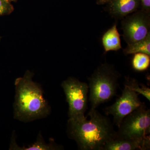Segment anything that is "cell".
<instances>
[{
  "instance_id": "7c38bea8",
  "label": "cell",
  "mask_w": 150,
  "mask_h": 150,
  "mask_svg": "<svg viewBox=\"0 0 150 150\" xmlns=\"http://www.w3.org/2000/svg\"><path fill=\"white\" fill-rule=\"evenodd\" d=\"M144 53L150 56V33L143 40L128 44L123 50L125 55Z\"/></svg>"
},
{
  "instance_id": "4fadbf2b",
  "label": "cell",
  "mask_w": 150,
  "mask_h": 150,
  "mask_svg": "<svg viewBox=\"0 0 150 150\" xmlns=\"http://www.w3.org/2000/svg\"><path fill=\"white\" fill-rule=\"evenodd\" d=\"M132 67L138 71H143L147 69L150 64V56L144 53L134 54L132 59Z\"/></svg>"
},
{
  "instance_id": "277c9868",
  "label": "cell",
  "mask_w": 150,
  "mask_h": 150,
  "mask_svg": "<svg viewBox=\"0 0 150 150\" xmlns=\"http://www.w3.org/2000/svg\"><path fill=\"white\" fill-rule=\"evenodd\" d=\"M116 133L119 137L137 140L150 137V109L144 104L132 111L123 119Z\"/></svg>"
},
{
  "instance_id": "5b68a950",
  "label": "cell",
  "mask_w": 150,
  "mask_h": 150,
  "mask_svg": "<svg viewBox=\"0 0 150 150\" xmlns=\"http://www.w3.org/2000/svg\"><path fill=\"white\" fill-rule=\"evenodd\" d=\"M62 86L69 105V118L85 117L87 109L88 86L76 78L69 77L64 81Z\"/></svg>"
},
{
  "instance_id": "9a60e30c",
  "label": "cell",
  "mask_w": 150,
  "mask_h": 150,
  "mask_svg": "<svg viewBox=\"0 0 150 150\" xmlns=\"http://www.w3.org/2000/svg\"><path fill=\"white\" fill-rule=\"evenodd\" d=\"M13 6L8 0H0V16L8 15L13 11Z\"/></svg>"
},
{
  "instance_id": "5bb4252c",
  "label": "cell",
  "mask_w": 150,
  "mask_h": 150,
  "mask_svg": "<svg viewBox=\"0 0 150 150\" xmlns=\"http://www.w3.org/2000/svg\"><path fill=\"white\" fill-rule=\"evenodd\" d=\"M125 86L139 94H142L150 101V89L144 85L139 83L135 79H128L125 83Z\"/></svg>"
},
{
  "instance_id": "d6986e66",
  "label": "cell",
  "mask_w": 150,
  "mask_h": 150,
  "mask_svg": "<svg viewBox=\"0 0 150 150\" xmlns=\"http://www.w3.org/2000/svg\"><path fill=\"white\" fill-rule=\"evenodd\" d=\"M1 36H0V41H1Z\"/></svg>"
},
{
  "instance_id": "ffe728a7",
  "label": "cell",
  "mask_w": 150,
  "mask_h": 150,
  "mask_svg": "<svg viewBox=\"0 0 150 150\" xmlns=\"http://www.w3.org/2000/svg\"><path fill=\"white\" fill-rule=\"evenodd\" d=\"M8 1H9V0H8Z\"/></svg>"
},
{
  "instance_id": "6da1fadb",
  "label": "cell",
  "mask_w": 150,
  "mask_h": 150,
  "mask_svg": "<svg viewBox=\"0 0 150 150\" xmlns=\"http://www.w3.org/2000/svg\"><path fill=\"white\" fill-rule=\"evenodd\" d=\"M86 117L69 118L67 133L74 140L80 149L103 150L106 142L116 137L109 119L100 114L95 108H91Z\"/></svg>"
},
{
  "instance_id": "8992f818",
  "label": "cell",
  "mask_w": 150,
  "mask_h": 150,
  "mask_svg": "<svg viewBox=\"0 0 150 150\" xmlns=\"http://www.w3.org/2000/svg\"><path fill=\"white\" fill-rule=\"evenodd\" d=\"M150 14L142 9L122 21L123 38L128 44L143 40L150 33Z\"/></svg>"
},
{
  "instance_id": "8fae6325",
  "label": "cell",
  "mask_w": 150,
  "mask_h": 150,
  "mask_svg": "<svg viewBox=\"0 0 150 150\" xmlns=\"http://www.w3.org/2000/svg\"><path fill=\"white\" fill-rule=\"evenodd\" d=\"M102 42L105 51L106 52L118 51L121 49L120 34L116 24L114 25L104 33L102 37Z\"/></svg>"
},
{
  "instance_id": "7a4b0ae2",
  "label": "cell",
  "mask_w": 150,
  "mask_h": 150,
  "mask_svg": "<svg viewBox=\"0 0 150 150\" xmlns=\"http://www.w3.org/2000/svg\"><path fill=\"white\" fill-rule=\"evenodd\" d=\"M33 73L28 70L23 76L15 81L14 117L22 122L45 118L51 112L41 86L33 80Z\"/></svg>"
},
{
  "instance_id": "52a82bcc",
  "label": "cell",
  "mask_w": 150,
  "mask_h": 150,
  "mask_svg": "<svg viewBox=\"0 0 150 150\" xmlns=\"http://www.w3.org/2000/svg\"><path fill=\"white\" fill-rule=\"evenodd\" d=\"M139 95L125 86L121 97L113 104L105 109L106 115H112L113 122L118 128L126 116L145 104L141 102Z\"/></svg>"
},
{
  "instance_id": "30bf717a",
  "label": "cell",
  "mask_w": 150,
  "mask_h": 150,
  "mask_svg": "<svg viewBox=\"0 0 150 150\" xmlns=\"http://www.w3.org/2000/svg\"><path fill=\"white\" fill-rule=\"evenodd\" d=\"M9 149L11 150H58L64 149L62 146L56 144L51 140L50 143H46L44 141L41 133L38 136L37 140L32 146L28 147H21L17 144L15 134H13L11 138Z\"/></svg>"
},
{
  "instance_id": "3957f363",
  "label": "cell",
  "mask_w": 150,
  "mask_h": 150,
  "mask_svg": "<svg viewBox=\"0 0 150 150\" xmlns=\"http://www.w3.org/2000/svg\"><path fill=\"white\" fill-rule=\"evenodd\" d=\"M119 76L112 66L105 64L100 66L88 78L91 108L96 109L116 95Z\"/></svg>"
},
{
  "instance_id": "ba28073f",
  "label": "cell",
  "mask_w": 150,
  "mask_h": 150,
  "mask_svg": "<svg viewBox=\"0 0 150 150\" xmlns=\"http://www.w3.org/2000/svg\"><path fill=\"white\" fill-rule=\"evenodd\" d=\"M150 137L145 139L137 140L116 134V137L106 142L103 150H146L150 149Z\"/></svg>"
},
{
  "instance_id": "9c48e42d",
  "label": "cell",
  "mask_w": 150,
  "mask_h": 150,
  "mask_svg": "<svg viewBox=\"0 0 150 150\" xmlns=\"http://www.w3.org/2000/svg\"><path fill=\"white\" fill-rule=\"evenodd\" d=\"M108 4L110 13L119 18L138 10L141 3L140 0H111Z\"/></svg>"
},
{
  "instance_id": "2e32d148",
  "label": "cell",
  "mask_w": 150,
  "mask_h": 150,
  "mask_svg": "<svg viewBox=\"0 0 150 150\" xmlns=\"http://www.w3.org/2000/svg\"><path fill=\"white\" fill-rule=\"evenodd\" d=\"M142 9L150 13V0H140Z\"/></svg>"
},
{
  "instance_id": "ac0fdd59",
  "label": "cell",
  "mask_w": 150,
  "mask_h": 150,
  "mask_svg": "<svg viewBox=\"0 0 150 150\" xmlns=\"http://www.w3.org/2000/svg\"><path fill=\"white\" fill-rule=\"evenodd\" d=\"M9 1H10L11 2L16 1H17V0H9Z\"/></svg>"
},
{
  "instance_id": "e0dca14e",
  "label": "cell",
  "mask_w": 150,
  "mask_h": 150,
  "mask_svg": "<svg viewBox=\"0 0 150 150\" xmlns=\"http://www.w3.org/2000/svg\"><path fill=\"white\" fill-rule=\"evenodd\" d=\"M111 0H96V3L98 5H103L108 4Z\"/></svg>"
}]
</instances>
